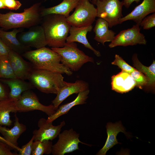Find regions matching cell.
Returning a JSON list of instances; mask_svg holds the SVG:
<instances>
[{"mask_svg":"<svg viewBox=\"0 0 155 155\" xmlns=\"http://www.w3.org/2000/svg\"><path fill=\"white\" fill-rule=\"evenodd\" d=\"M12 69L8 56H0V78H16Z\"/></svg>","mask_w":155,"mask_h":155,"instance_id":"83f0119b","label":"cell"},{"mask_svg":"<svg viewBox=\"0 0 155 155\" xmlns=\"http://www.w3.org/2000/svg\"><path fill=\"white\" fill-rule=\"evenodd\" d=\"M111 64L118 66L122 71L130 73L134 71L135 68L131 66L127 63L119 55L116 54L115 57V59Z\"/></svg>","mask_w":155,"mask_h":155,"instance_id":"f546056e","label":"cell"},{"mask_svg":"<svg viewBox=\"0 0 155 155\" xmlns=\"http://www.w3.org/2000/svg\"><path fill=\"white\" fill-rule=\"evenodd\" d=\"M17 112L15 101L9 98L0 100V126H11L13 122L10 113Z\"/></svg>","mask_w":155,"mask_h":155,"instance_id":"cb8c5ba5","label":"cell"},{"mask_svg":"<svg viewBox=\"0 0 155 155\" xmlns=\"http://www.w3.org/2000/svg\"><path fill=\"white\" fill-rule=\"evenodd\" d=\"M28 31L21 32L17 35L19 41L24 46L38 49L47 45L43 29L38 25L30 28Z\"/></svg>","mask_w":155,"mask_h":155,"instance_id":"8fae6325","label":"cell"},{"mask_svg":"<svg viewBox=\"0 0 155 155\" xmlns=\"http://www.w3.org/2000/svg\"><path fill=\"white\" fill-rule=\"evenodd\" d=\"M9 94L0 82V100L9 98Z\"/></svg>","mask_w":155,"mask_h":155,"instance_id":"d590c367","label":"cell"},{"mask_svg":"<svg viewBox=\"0 0 155 155\" xmlns=\"http://www.w3.org/2000/svg\"><path fill=\"white\" fill-rule=\"evenodd\" d=\"M140 25L136 24L130 28L120 31L109 44L111 48L117 46H127L137 44H146L144 35L140 32Z\"/></svg>","mask_w":155,"mask_h":155,"instance_id":"30bf717a","label":"cell"},{"mask_svg":"<svg viewBox=\"0 0 155 155\" xmlns=\"http://www.w3.org/2000/svg\"><path fill=\"white\" fill-rule=\"evenodd\" d=\"M53 122H47L46 119L41 118L38 122V129H35L33 131L34 141L38 140L52 141L57 137L60 133L65 123L64 121L61 122L59 125L54 126Z\"/></svg>","mask_w":155,"mask_h":155,"instance_id":"7c38bea8","label":"cell"},{"mask_svg":"<svg viewBox=\"0 0 155 155\" xmlns=\"http://www.w3.org/2000/svg\"><path fill=\"white\" fill-rule=\"evenodd\" d=\"M53 143L51 140L34 141L31 155H42L51 154Z\"/></svg>","mask_w":155,"mask_h":155,"instance_id":"4316f807","label":"cell"},{"mask_svg":"<svg viewBox=\"0 0 155 155\" xmlns=\"http://www.w3.org/2000/svg\"><path fill=\"white\" fill-rule=\"evenodd\" d=\"M140 0H123V6L126 8H128L133 2H135L136 3H138Z\"/></svg>","mask_w":155,"mask_h":155,"instance_id":"8d00e7d4","label":"cell"},{"mask_svg":"<svg viewBox=\"0 0 155 155\" xmlns=\"http://www.w3.org/2000/svg\"><path fill=\"white\" fill-rule=\"evenodd\" d=\"M6 9L3 0H0V9Z\"/></svg>","mask_w":155,"mask_h":155,"instance_id":"f35d334b","label":"cell"},{"mask_svg":"<svg viewBox=\"0 0 155 155\" xmlns=\"http://www.w3.org/2000/svg\"><path fill=\"white\" fill-rule=\"evenodd\" d=\"M95 5L97 7V17L106 21L109 28L120 24L119 20L123 17V1L99 0Z\"/></svg>","mask_w":155,"mask_h":155,"instance_id":"52a82bcc","label":"cell"},{"mask_svg":"<svg viewBox=\"0 0 155 155\" xmlns=\"http://www.w3.org/2000/svg\"><path fill=\"white\" fill-rule=\"evenodd\" d=\"M99 0H92L91 2L94 5H96V3Z\"/></svg>","mask_w":155,"mask_h":155,"instance_id":"ab89813d","label":"cell"},{"mask_svg":"<svg viewBox=\"0 0 155 155\" xmlns=\"http://www.w3.org/2000/svg\"><path fill=\"white\" fill-rule=\"evenodd\" d=\"M90 1H79L74 12L66 18L71 26L82 27L92 25L97 17V12L96 8Z\"/></svg>","mask_w":155,"mask_h":155,"instance_id":"8992f818","label":"cell"},{"mask_svg":"<svg viewBox=\"0 0 155 155\" xmlns=\"http://www.w3.org/2000/svg\"><path fill=\"white\" fill-rule=\"evenodd\" d=\"M130 73L135 82L136 86L141 89L145 86L147 87L148 80L143 74L136 69Z\"/></svg>","mask_w":155,"mask_h":155,"instance_id":"f1b7e54d","label":"cell"},{"mask_svg":"<svg viewBox=\"0 0 155 155\" xmlns=\"http://www.w3.org/2000/svg\"><path fill=\"white\" fill-rule=\"evenodd\" d=\"M88 89V83L83 80H77L74 83L68 82L66 85L58 89L57 96L52 101L51 104L56 111L61 104L70 95Z\"/></svg>","mask_w":155,"mask_h":155,"instance_id":"4fadbf2b","label":"cell"},{"mask_svg":"<svg viewBox=\"0 0 155 155\" xmlns=\"http://www.w3.org/2000/svg\"><path fill=\"white\" fill-rule=\"evenodd\" d=\"M0 141H1L3 142L6 143L9 147V143L3 137H2L0 135Z\"/></svg>","mask_w":155,"mask_h":155,"instance_id":"74e56055","label":"cell"},{"mask_svg":"<svg viewBox=\"0 0 155 155\" xmlns=\"http://www.w3.org/2000/svg\"><path fill=\"white\" fill-rule=\"evenodd\" d=\"M145 30H148L155 26V13L145 17L140 24V26Z\"/></svg>","mask_w":155,"mask_h":155,"instance_id":"4dcf8cb0","label":"cell"},{"mask_svg":"<svg viewBox=\"0 0 155 155\" xmlns=\"http://www.w3.org/2000/svg\"><path fill=\"white\" fill-rule=\"evenodd\" d=\"M112 89L123 93L128 92L136 86L135 82L130 73L122 71L111 77Z\"/></svg>","mask_w":155,"mask_h":155,"instance_id":"e0dca14e","label":"cell"},{"mask_svg":"<svg viewBox=\"0 0 155 155\" xmlns=\"http://www.w3.org/2000/svg\"><path fill=\"white\" fill-rule=\"evenodd\" d=\"M11 148L6 143L0 141V155H18L16 152H12Z\"/></svg>","mask_w":155,"mask_h":155,"instance_id":"836d02e7","label":"cell"},{"mask_svg":"<svg viewBox=\"0 0 155 155\" xmlns=\"http://www.w3.org/2000/svg\"><path fill=\"white\" fill-rule=\"evenodd\" d=\"M9 53L13 57L17 67L21 74L22 80L28 79L33 69L32 66L24 60L18 53L11 50Z\"/></svg>","mask_w":155,"mask_h":155,"instance_id":"484cf974","label":"cell"},{"mask_svg":"<svg viewBox=\"0 0 155 155\" xmlns=\"http://www.w3.org/2000/svg\"><path fill=\"white\" fill-rule=\"evenodd\" d=\"M51 49L60 55L61 63L72 71H78L86 63L94 62L93 58L78 48L75 42H66L62 47Z\"/></svg>","mask_w":155,"mask_h":155,"instance_id":"5b68a950","label":"cell"},{"mask_svg":"<svg viewBox=\"0 0 155 155\" xmlns=\"http://www.w3.org/2000/svg\"><path fill=\"white\" fill-rule=\"evenodd\" d=\"M6 9L17 10L21 6L22 4L17 0H3Z\"/></svg>","mask_w":155,"mask_h":155,"instance_id":"d6a6232c","label":"cell"},{"mask_svg":"<svg viewBox=\"0 0 155 155\" xmlns=\"http://www.w3.org/2000/svg\"><path fill=\"white\" fill-rule=\"evenodd\" d=\"M14 126L9 129L5 126H0V133L9 143L11 149L19 151L20 148L18 146V140L20 135L26 129V125L19 122V119L16 114Z\"/></svg>","mask_w":155,"mask_h":155,"instance_id":"5bb4252c","label":"cell"},{"mask_svg":"<svg viewBox=\"0 0 155 155\" xmlns=\"http://www.w3.org/2000/svg\"><path fill=\"white\" fill-rule=\"evenodd\" d=\"M106 127L107 134L106 140L104 146L96 155H105L110 149L119 143L117 139V136L119 132H122L126 134L124 128L120 122L115 123H108Z\"/></svg>","mask_w":155,"mask_h":155,"instance_id":"d6986e66","label":"cell"},{"mask_svg":"<svg viewBox=\"0 0 155 155\" xmlns=\"http://www.w3.org/2000/svg\"><path fill=\"white\" fill-rule=\"evenodd\" d=\"M92 28V25L82 27L71 26L69 32L70 34L67 38L66 42H78L80 43L85 47L92 51L96 56L100 57L101 54L100 52L92 46L86 37L87 33L91 31Z\"/></svg>","mask_w":155,"mask_h":155,"instance_id":"2e32d148","label":"cell"},{"mask_svg":"<svg viewBox=\"0 0 155 155\" xmlns=\"http://www.w3.org/2000/svg\"><path fill=\"white\" fill-rule=\"evenodd\" d=\"M132 60L135 69L143 74L147 78L148 83L147 87L154 90L155 85V61H154L149 66L144 65L139 61L137 55H133Z\"/></svg>","mask_w":155,"mask_h":155,"instance_id":"d4e9b609","label":"cell"},{"mask_svg":"<svg viewBox=\"0 0 155 155\" xmlns=\"http://www.w3.org/2000/svg\"><path fill=\"white\" fill-rule=\"evenodd\" d=\"M80 135L72 128L60 133L57 141L53 145L52 154L64 155L80 150L78 145L80 143L88 146L91 145L81 141L79 138Z\"/></svg>","mask_w":155,"mask_h":155,"instance_id":"ba28073f","label":"cell"},{"mask_svg":"<svg viewBox=\"0 0 155 155\" xmlns=\"http://www.w3.org/2000/svg\"><path fill=\"white\" fill-rule=\"evenodd\" d=\"M15 102L17 112L39 110L45 113L49 117L56 112L52 104L45 106L40 103L36 94L30 90L24 92L19 99Z\"/></svg>","mask_w":155,"mask_h":155,"instance_id":"9c48e42d","label":"cell"},{"mask_svg":"<svg viewBox=\"0 0 155 155\" xmlns=\"http://www.w3.org/2000/svg\"><path fill=\"white\" fill-rule=\"evenodd\" d=\"M41 3H35L25 8L23 12L10 11L0 13V27L5 30L21 28H30L38 25L42 17L41 14Z\"/></svg>","mask_w":155,"mask_h":155,"instance_id":"3957f363","label":"cell"},{"mask_svg":"<svg viewBox=\"0 0 155 155\" xmlns=\"http://www.w3.org/2000/svg\"><path fill=\"white\" fill-rule=\"evenodd\" d=\"M22 55L30 62L33 68L48 70L69 76L73 74L72 71L61 63L60 55L51 49L45 46L27 51Z\"/></svg>","mask_w":155,"mask_h":155,"instance_id":"6da1fadb","label":"cell"},{"mask_svg":"<svg viewBox=\"0 0 155 155\" xmlns=\"http://www.w3.org/2000/svg\"><path fill=\"white\" fill-rule=\"evenodd\" d=\"M42 17L43 28L47 45L51 48L63 47L66 42L71 26L64 16L51 14Z\"/></svg>","mask_w":155,"mask_h":155,"instance_id":"7a4b0ae2","label":"cell"},{"mask_svg":"<svg viewBox=\"0 0 155 155\" xmlns=\"http://www.w3.org/2000/svg\"><path fill=\"white\" fill-rule=\"evenodd\" d=\"M1 81L10 88L9 98L14 101L18 100L24 92L30 90L34 87L30 83L17 78L3 79Z\"/></svg>","mask_w":155,"mask_h":155,"instance_id":"ac0fdd59","label":"cell"},{"mask_svg":"<svg viewBox=\"0 0 155 155\" xmlns=\"http://www.w3.org/2000/svg\"><path fill=\"white\" fill-rule=\"evenodd\" d=\"M62 74L50 71L33 68L28 79L34 87L43 93L57 94L58 90L68 82Z\"/></svg>","mask_w":155,"mask_h":155,"instance_id":"277c9868","label":"cell"},{"mask_svg":"<svg viewBox=\"0 0 155 155\" xmlns=\"http://www.w3.org/2000/svg\"><path fill=\"white\" fill-rule=\"evenodd\" d=\"M11 50L0 37V56H8Z\"/></svg>","mask_w":155,"mask_h":155,"instance_id":"e575fe53","label":"cell"},{"mask_svg":"<svg viewBox=\"0 0 155 155\" xmlns=\"http://www.w3.org/2000/svg\"><path fill=\"white\" fill-rule=\"evenodd\" d=\"M34 141L33 135L30 140L26 144L23 146L18 151V155H31L32 150V144Z\"/></svg>","mask_w":155,"mask_h":155,"instance_id":"1f68e13d","label":"cell"},{"mask_svg":"<svg viewBox=\"0 0 155 155\" xmlns=\"http://www.w3.org/2000/svg\"><path fill=\"white\" fill-rule=\"evenodd\" d=\"M155 13V0H143L130 13L120 19V24L128 20H132L140 25L143 19L148 14Z\"/></svg>","mask_w":155,"mask_h":155,"instance_id":"9a60e30c","label":"cell"},{"mask_svg":"<svg viewBox=\"0 0 155 155\" xmlns=\"http://www.w3.org/2000/svg\"><path fill=\"white\" fill-rule=\"evenodd\" d=\"M108 23L100 18L97 19L93 31L95 33L94 39L104 45L105 42H111L114 39L116 33L108 29Z\"/></svg>","mask_w":155,"mask_h":155,"instance_id":"7402d4cb","label":"cell"},{"mask_svg":"<svg viewBox=\"0 0 155 155\" xmlns=\"http://www.w3.org/2000/svg\"><path fill=\"white\" fill-rule=\"evenodd\" d=\"M89 0L90 1H91V0Z\"/></svg>","mask_w":155,"mask_h":155,"instance_id":"60d3db41","label":"cell"},{"mask_svg":"<svg viewBox=\"0 0 155 155\" xmlns=\"http://www.w3.org/2000/svg\"><path fill=\"white\" fill-rule=\"evenodd\" d=\"M22 30L14 28L10 31H5L0 29V37L11 49L20 54H23L29 49L22 44L18 39L17 36Z\"/></svg>","mask_w":155,"mask_h":155,"instance_id":"44dd1931","label":"cell"},{"mask_svg":"<svg viewBox=\"0 0 155 155\" xmlns=\"http://www.w3.org/2000/svg\"><path fill=\"white\" fill-rule=\"evenodd\" d=\"M45 1H46V0H44Z\"/></svg>","mask_w":155,"mask_h":155,"instance_id":"b9f144b4","label":"cell"},{"mask_svg":"<svg viewBox=\"0 0 155 155\" xmlns=\"http://www.w3.org/2000/svg\"><path fill=\"white\" fill-rule=\"evenodd\" d=\"M89 92V89L81 92L78 93L77 97L72 101L59 105L54 114L48 117L46 119L47 122H53L60 117L68 113L70 110L73 106L86 104Z\"/></svg>","mask_w":155,"mask_h":155,"instance_id":"ffe728a7","label":"cell"},{"mask_svg":"<svg viewBox=\"0 0 155 155\" xmlns=\"http://www.w3.org/2000/svg\"><path fill=\"white\" fill-rule=\"evenodd\" d=\"M80 0H63L58 5L51 7L41 9L42 17L51 14H59L69 16L70 13L75 8Z\"/></svg>","mask_w":155,"mask_h":155,"instance_id":"603a6c76","label":"cell"}]
</instances>
